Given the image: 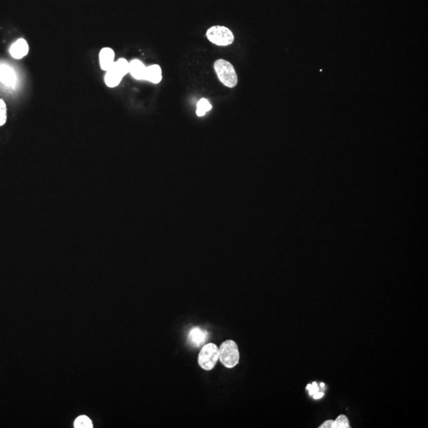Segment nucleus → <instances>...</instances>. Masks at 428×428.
I'll list each match as a JSON object with an SVG mask.
<instances>
[{"instance_id":"nucleus-19","label":"nucleus","mask_w":428,"mask_h":428,"mask_svg":"<svg viewBox=\"0 0 428 428\" xmlns=\"http://www.w3.org/2000/svg\"><path fill=\"white\" fill-rule=\"evenodd\" d=\"M320 386H321V387L323 388V389H324V383L320 384Z\"/></svg>"},{"instance_id":"nucleus-16","label":"nucleus","mask_w":428,"mask_h":428,"mask_svg":"<svg viewBox=\"0 0 428 428\" xmlns=\"http://www.w3.org/2000/svg\"><path fill=\"white\" fill-rule=\"evenodd\" d=\"M306 389L309 390L310 396H313V395L315 394L316 392H319V387H318L316 382H313L312 385L309 384V385L307 386Z\"/></svg>"},{"instance_id":"nucleus-11","label":"nucleus","mask_w":428,"mask_h":428,"mask_svg":"<svg viewBox=\"0 0 428 428\" xmlns=\"http://www.w3.org/2000/svg\"><path fill=\"white\" fill-rule=\"evenodd\" d=\"M162 78V69L159 64H152L150 66L146 67L145 80H148L154 84H157L161 82Z\"/></svg>"},{"instance_id":"nucleus-4","label":"nucleus","mask_w":428,"mask_h":428,"mask_svg":"<svg viewBox=\"0 0 428 428\" xmlns=\"http://www.w3.org/2000/svg\"><path fill=\"white\" fill-rule=\"evenodd\" d=\"M219 360L226 368L236 367L240 361L238 346L234 341L227 340L219 348Z\"/></svg>"},{"instance_id":"nucleus-5","label":"nucleus","mask_w":428,"mask_h":428,"mask_svg":"<svg viewBox=\"0 0 428 428\" xmlns=\"http://www.w3.org/2000/svg\"><path fill=\"white\" fill-rule=\"evenodd\" d=\"M219 359V348L214 343H208L201 350L198 355V364L205 371H211Z\"/></svg>"},{"instance_id":"nucleus-8","label":"nucleus","mask_w":428,"mask_h":428,"mask_svg":"<svg viewBox=\"0 0 428 428\" xmlns=\"http://www.w3.org/2000/svg\"><path fill=\"white\" fill-rule=\"evenodd\" d=\"M29 45L27 41L23 38H20L14 43L10 48V54L14 59L20 60L25 57L29 53Z\"/></svg>"},{"instance_id":"nucleus-13","label":"nucleus","mask_w":428,"mask_h":428,"mask_svg":"<svg viewBox=\"0 0 428 428\" xmlns=\"http://www.w3.org/2000/svg\"><path fill=\"white\" fill-rule=\"evenodd\" d=\"M74 427L75 428H93L92 420L86 415H81L75 420Z\"/></svg>"},{"instance_id":"nucleus-18","label":"nucleus","mask_w":428,"mask_h":428,"mask_svg":"<svg viewBox=\"0 0 428 428\" xmlns=\"http://www.w3.org/2000/svg\"><path fill=\"white\" fill-rule=\"evenodd\" d=\"M324 392H317L315 394L313 395V398L316 399H320L324 396Z\"/></svg>"},{"instance_id":"nucleus-2","label":"nucleus","mask_w":428,"mask_h":428,"mask_svg":"<svg viewBox=\"0 0 428 428\" xmlns=\"http://www.w3.org/2000/svg\"><path fill=\"white\" fill-rule=\"evenodd\" d=\"M130 72V63L125 58H120L107 71L104 81L108 88H116L119 85L125 75Z\"/></svg>"},{"instance_id":"nucleus-10","label":"nucleus","mask_w":428,"mask_h":428,"mask_svg":"<svg viewBox=\"0 0 428 428\" xmlns=\"http://www.w3.org/2000/svg\"><path fill=\"white\" fill-rule=\"evenodd\" d=\"M207 333L199 328H192L188 334V341L190 345L200 347L206 341Z\"/></svg>"},{"instance_id":"nucleus-9","label":"nucleus","mask_w":428,"mask_h":428,"mask_svg":"<svg viewBox=\"0 0 428 428\" xmlns=\"http://www.w3.org/2000/svg\"><path fill=\"white\" fill-rule=\"evenodd\" d=\"M146 67L142 61L137 59L130 62V73L136 80H145Z\"/></svg>"},{"instance_id":"nucleus-6","label":"nucleus","mask_w":428,"mask_h":428,"mask_svg":"<svg viewBox=\"0 0 428 428\" xmlns=\"http://www.w3.org/2000/svg\"><path fill=\"white\" fill-rule=\"evenodd\" d=\"M0 82L7 87L15 88L17 76L13 68L7 64H0Z\"/></svg>"},{"instance_id":"nucleus-1","label":"nucleus","mask_w":428,"mask_h":428,"mask_svg":"<svg viewBox=\"0 0 428 428\" xmlns=\"http://www.w3.org/2000/svg\"><path fill=\"white\" fill-rule=\"evenodd\" d=\"M216 74L218 75L220 82L225 87L233 88L238 83V76L234 67L228 60L219 59L216 60L213 64Z\"/></svg>"},{"instance_id":"nucleus-7","label":"nucleus","mask_w":428,"mask_h":428,"mask_svg":"<svg viewBox=\"0 0 428 428\" xmlns=\"http://www.w3.org/2000/svg\"><path fill=\"white\" fill-rule=\"evenodd\" d=\"M115 53L110 47H104L101 49L98 54L99 64L102 71L107 72L114 63Z\"/></svg>"},{"instance_id":"nucleus-17","label":"nucleus","mask_w":428,"mask_h":428,"mask_svg":"<svg viewBox=\"0 0 428 428\" xmlns=\"http://www.w3.org/2000/svg\"><path fill=\"white\" fill-rule=\"evenodd\" d=\"M333 420H327L322 424L321 426H319V428H333Z\"/></svg>"},{"instance_id":"nucleus-14","label":"nucleus","mask_w":428,"mask_h":428,"mask_svg":"<svg viewBox=\"0 0 428 428\" xmlns=\"http://www.w3.org/2000/svg\"><path fill=\"white\" fill-rule=\"evenodd\" d=\"M350 424L348 419L344 415H339L336 418V420H333V428H349Z\"/></svg>"},{"instance_id":"nucleus-15","label":"nucleus","mask_w":428,"mask_h":428,"mask_svg":"<svg viewBox=\"0 0 428 428\" xmlns=\"http://www.w3.org/2000/svg\"><path fill=\"white\" fill-rule=\"evenodd\" d=\"M7 119V105L0 98V126H4Z\"/></svg>"},{"instance_id":"nucleus-12","label":"nucleus","mask_w":428,"mask_h":428,"mask_svg":"<svg viewBox=\"0 0 428 428\" xmlns=\"http://www.w3.org/2000/svg\"><path fill=\"white\" fill-rule=\"evenodd\" d=\"M212 109V105L206 98H201L197 103L196 113L198 117H203Z\"/></svg>"},{"instance_id":"nucleus-3","label":"nucleus","mask_w":428,"mask_h":428,"mask_svg":"<svg viewBox=\"0 0 428 428\" xmlns=\"http://www.w3.org/2000/svg\"><path fill=\"white\" fill-rule=\"evenodd\" d=\"M206 37L213 45L218 46H228L234 42L233 33L228 27L223 26H213L207 30Z\"/></svg>"}]
</instances>
